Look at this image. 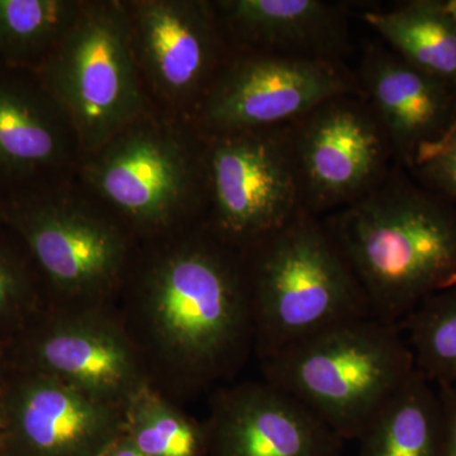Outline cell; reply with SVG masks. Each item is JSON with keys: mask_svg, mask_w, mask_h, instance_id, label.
Masks as SVG:
<instances>
[{"mask_svg": "<svg viewBox=\"0 0 456 456\" xmlns=\"http://www.w3.org/2000/svg\"><path fill=\"white\" fill-rule=\"evenodd\" d=\"M206 456H341L345 441L298 399L266 380L211 393Z\"/></svg>", "mask_w": 456, "mask_h": 456, "instance_id": "14", "label": "cell"}, {"mask_svg": "<svg viewBox=\"0 0 456 456\" xmlns=\"http://www.w3.org/2000/svg\"><path fill=\"white\" fill-rule=\"evenodd\" d=\"M4 456H101L125 434V408L66 384L7 367Z\"/></svg>", "mask_w": 456, "mask_h": 456, "instance_id": "13", "label": "cell"}, {"mask_svg": "<svg viewBox=\"0 0 456 456\" xmlns=\"http://www.w3.org/2000/svg\"><path fill=\"white\" fill-rule=\"evenodd\" d=\"M49 305L31 254L13 231L0 224V345L16 338Z\"/></svg>", "mask_w": 456, "mask_h": 456, "instance_id": "23", "label": "cell"}, {"mask_svg": "<svg viewBox=\"0 0 456 456\" xmlns=\"http://www.w3.org/2000/svg\"><path fill=\"white\" fill-rule=\"evenodd\" d=\"M355 75L386 128L395 164L410 173L454 127L455 84L419 70L380 44L365 47Z\"/></svg>", "mask_w": 456, "mask_h": 456, "instance_id": "16", "label": "cell"}, {"mask_svg": "<svg viewBox=\"0 0 456 456\" xmlns=\"http://www.w3.org/2000/svg\"><path fill=\"white\" fill-rule=\"evenodd\" d=\"M84 0H0V62L37 74L74 25Z\"/></svg>", "mask_w": 456, "mask_h": 456, "instance_id": "20", "label": "cell"}, {"mask_svg": "<svg viewBox=\"0 0 456 456\" xmlns=\"http://www.w3.org/2000/svg\"><path fill=\"white\" fill-rule=\"evenodd\" d=\"M322 218L378 320L402 326L456 287V206L397 164L368 196Z\"/></svg>", "mask_w": 456, "mask_h": 456, "instance_id": "2", "label": "cell"}, {"mask_svg": "<svg viewBox=\"0 0 456 456\" xmlns=\"http://www.w3.org/2000/svg\"><path fill=\"white\" fill-rule=\"evenodd\" d=\"M125 435L146 456H206L203 422L150 386L126 404Z\"/></svg>", "mask_w": 456, "mask_h": 456, "instance_id": "21", "label": "cell"}, {"mask_svg": "<svg viewBox=\"0 0 456 456\" xmlns=\"http://www.w3.org/2000/svg\"><path fill=\"white\" fill-rule=\"evenodd\" d=\"M358 441L360 456H443L444 417L437 387L416 369Z\"/></svg>", "mask_w": 456, "mask_h": 456, "instance_id": "18", "label": "cell"}, {"mask_svg": "<svg viewBox=\"0 0 456 456\" xmlns=\"http://www.w3.org/2000/svg\"><path fill=\"white\" fill-rule=\"evenodd\" d=\"M101 456H146L125 434L114 441Z\"/></svg>", "mask_w": 456, "mask_h": 456, "instance_id": "26", "label": "cell"}, {"mask_svg": "<svg viewBox=\"0 0 456 456\" xmlns=\"http://www.w3.org/2000/svg\"><path fill=\"white\" fill-rule=\"evenodd\" d=\"M53 307H113L137 240L77 174L0 200Z\"/></svg>", "mask_w": 456, "mask_h": 456, "instance_id": "5", "label": "cell"}, {"mask_svg": "<svg viewBox=\"0 0 456 456\" xmlns=\"http://www.w3.org/2000/svg\"><path fill=\"white\" fill-rule=\"evenodd\" d=\"M4 346L5 345H0V377H3V374L5 373V369H7Z\"/></svg>", "mask_w": 456, "mask_h": 456, "instance_id": "29", "label": "cell"}, {"mask_svg": "<svg viewBox=\"0 0 456 456\" xmlns=\"http://www.w3.org/2000/svg\"><path fill=\"white\" fill-rule=\"evenodd\" d=\"M303 208L325 217L379 187L395 165L367 99L342 94L290 123Z\"/></svg>", "mask_w": 456, "mask_h": 456, "instance_id": "12", "label": "cell"}, {"mask_svg": "<svg viewBox=\"0 0 456 456\" xmlns=\"http://www.w3.org/2000/svg\"><path fill=\"white\" fill-rule=\"evenodd\" d=\"M444 5L456 25V0H444Z\"/></svg>", "mask_w": 456, "mask_h": 456, "instance_id": "28", "label": "cell"}, {"mask_svg": "<svg viewBox=\"0 0 456 456\" xmlns=\"http://www.w3.org/2000/svg\"><path fill=\"white\" fill-rule=\"evenodd\" d=\"M401 326L345 321L261 362L263 379L298 399L344 441L358 440L415 373Z\"/></svg>", "mask_w": 456, "mask_h": 456, "instance_id": "6", "label": "cell"}, {"mask_svg": "<svg viewBox=\"0 0 456 456\" xmlns=\"http://www.w3.org/2000/svg\"><path fill=\"white\" fill-rule=\"evenodd\" d=\"M401 327L417 370L435 386L456 384V287L426 298Z\"/></svg>", "mask_w": 456, "mask_h": 456, "instance_id": "22", "label": "cell"}, {"mask_svg": "<svg viewBox=\"0 0 456 456\" xmlns=\"http://www.w3.org/2000/svg\"><path fill=\"white\" fill-rule=\"evenodd\" d=\"M232 50L344 61L351 51L344 3L323 0H213Z\"/></svg>", "mask_w": 456, "mask_h": 456, "instance_id": "17", "label": "cell"}, {"mask_svg": "<svg viewBox=\"0 0 456 456\" xmlns=\"http://www.w3.org/2000/svg\"><path fill=\"white\" fill-rule=\"evenodd\" d=\"M436 387L443 406V456H456V384Z\"/></svg>", "mask_w": 456, "mask_h": 456, "instance_id": "25", "label": "cell"}, {"mask_svg": "<svg viewBox=\"0 0 456 456\" xmlns=\"http://www.w3.org/2000/svg\"><path fill=\"white\" fill-rule=\"evenodd\" d=\"M410 174L422 187L456 206V123L445 140Z\"/></svg>", "mask_w": 456, "mask_h": 456, "instance_id": "24", "label": "cell"}, {"mask_svg": "<svg viewBox=\"0 0 456 456\" xmlns=\"http://www.w3.org/2000/svg\"><path fill=\"white\" fill-rule=\"evenodd\" d=\"M132 51L152 106L191 119L231 49L213 0H123Z\"/></svg>", "mask_w": 456, "mask_h": 456, "instance_id": "11", "label": "cell"}, {"mask_svg": "<svg viewBox=\"0 0 456 456\" xmlns=\"http://www.w3.org/2000/svg\"><path fill=\"white\" fill-rule=\"evenodd\" d=\"M37 75L73 123L83 158L154 107L134 61L123 0H84Z\"/></svg>", "mask_w": 456, "mask_h": 456, "instance_id": "7", "label": "cell"}, {"mask_svg": "<svg viewBox=\"0 0 456 456\" xmlns=\"http://www.w3.org/2000/svg\"><path fill=\"white\" fill-rule=\"evenodd\" d=\"M4 350L7 367L46 375L116 406L126 407L149 386L114 305H49Z\"/></svg>", "mask_w": 456, "mask_h": 456, "instance_id": "9", "label": "cell"}, {"mask_svg": "<svg viewBox=\"0 0 456 456\" xmlns=\"http://www.w3.org/2000/svg\"><path fill=\"white\" fill-rule=\"evenodd\" d=\"M3 377H4V374H3ZM3 377H0V456H4L5 436H7V419H5L4 403H3Z\"/></svg>", "mask_w": 456, "mask_h": 456, "instance_id": "27", "label": "cell"}, {"mask_svg": "<svg viewBox=\"0 0 456 456\" xmlns=\"http://www.w3.org/2000/svg\"><path fill=\"white\" fill-rule=\"evenodd\" d=\"M240 254L260 362L327 327L371 316L340 246L323 218L307 209Z\"/></svg>", "mask_w": 456, "mask_h": 456, "instance_id": "3", "label": "cell"}, {"mask_svg": "<svg viewBox=\"0 0 456 456\" xmlns=\"http://www.w3.org/2000/svg\"><path fill=\"white\" fill-rule=\"evenodd\" d=\"M362 20L408 64L456 86V25L444 0H411Z\"/></svg>", "mask_w": 456, "mask_h": 456, "instance_id": "19", "label": "cell"}, {"mask_svg": "<svg viewBox=\"0 0 456 456\" xmlns=\"http://www.w3.org/2000/svg\"><path fill=\"white\" fill-rule=\"evenodd\" d=\"M342 94L362 95L344 61L232 50L191 122L206 137L289 125Z\"/></svg>", "mask_w": 456, "mask_h": 456, "instance_id": "10", "label": "cell"}, {"mask_svg": "<svg viewBox=\"0 0 456 456\" xmlns=\"http://www.w3.org/2000/svg\"><path fill=\"white\" fill-rule=\"evenodd\" d=\"M207 224L241 250L303 208L289 125L207 137Z\"/></svg>", "mask_w": 456, "mask_h": 456, "instance_id": "8", "label": "cell"}, {"mask_svg": "<svg viewBox=\"0 0 456 456\" xmlns=\"http://www.w3.org/2000/svg\"><path fill=\"white\" fill-rule=\"evenodd\" d=\"M114 311L147 382L182 406L254 355L241 254L206 224L137 242Z\"/></svg>", "mask_w": 456, "mask_h": 456, "instance_id": "1", "label": "cell"}, {"mask_svg": "<svg viewBox=\"0 0 456 456\" xmlns=\"http://www.w3.org/2000/svg\"><path fill=\"white\" fill-rule=\"evenodd\" d=\"M77 176L137 241L206 221L207 137L158 108L84 156Z\"/></svg>", "mask_w": 456, "mask_h": 456, "instance_id": "4", "label": "cell"}, {"mask_svg": "<svg viewBox=\"0 0 456 456\" xmlns=\"http://www.w3.org/2000/svg\"><path fill=\"white\" fill-rule=\"evenodd\" d=\"M82 160L73 123L38 75L0 62V200L70 178Z\"/></svg>", "mask_w": 456, "mask_h": 456, "instance_id": "15", "label": "cell"}]
</instances>
